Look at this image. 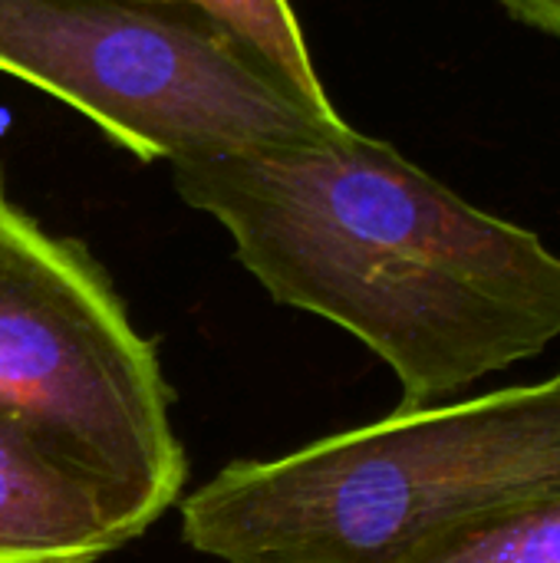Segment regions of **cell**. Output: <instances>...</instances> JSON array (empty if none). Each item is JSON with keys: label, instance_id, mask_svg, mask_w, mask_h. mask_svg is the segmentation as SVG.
Listing matches in <instances>:
<instances>
[{"label": "cell", "instance_id": "1", "mask_svg": "<svg viewBox=\"0 0 560 563\" xmlns=\"http://www.w3.org/2000/svg\"><path fill=\"white\" fill-rule=\"evenodd\" d=\"M284 307L353 333L436 406L560 340V257L353 125L333 139L172 165Z\"/></svg>", "mask_w": 560, "mask_h": 563}, {"label": "cell", "instance_id": "2", "mask_svg": "<svg viewBox=\"0 0 560 563\" xmlns=\"http://www.w3.org/2000/svg\"><path fill=\"white\" fill-rule=\"evenodd\" d=\"M560 501V366L541 383L393 416L234 462L182 505L221 563H409Z\"/></svg>", "mask_w": 560, "mask_h": 563}, {"label": "cell", "instance_id": "3", "mask_svg": "<svg viewBox=\"0 0 560 563\" xmlns=\"http://www.w3.org/2000/svg\"><path fill=\"white\" fill-rule=\"evenodd\" d=\"M0 73L89 115L142 162H208L340 135L228 30L129 0H0Z\"/></svg>", "mask_w": 560, "mask_h": 563}, {"label": "cell", "instance_id": "4", "mask_svg": "<svg viewBox=\"0 0 560 563\" xmlns=\"http://www.w3.org/2000/svg\"><path fill=\"white\" fill-rule=\"evenodd\" d=\"M0 419L99 478L145 531L188 465L152 340L73 241L43 231L0 181Z\"/></svg>", "mask_w": 560, "mask_h": 563}, {"label": "cell", "instance_id": "5", "mask_svg": "<svg viewBox=\"0 0 560 563\" xmlns=\"http://www.w3.org/2000/svg\"><path fill=\"white\" fill-rule=\"evenodd\" d=\"M139 534L99 478L0 419V563H99Z\"/></svg>", "mask_w": 560, "mask_h": 563}, {"label": "cell", "instance_id": "6", "mask_svg": "<svg viewBox=\"0 0 560 563\" xmlns=\"http://www.w3.org/2000/svg\"><path fill=\"white\" fill-rule=\"evenodd\" d=\"M145 7L195 10V16L228 30L248 49H254L294 92L317 109H333L320 73L310 59V46L300 33L290 0H129Z\"/></svg>", "mask_w": 560, "mask_h": 563}, {"label": "cell", "instance_id": "7", "mask_svg": "<svg viewBox=\"0 0 560 563\" xmlns=\"http://www.w3.org/2000/svg\"><path fill=\"white\" fill-rule=\"evenodd\" d=\"M409 563H560V501L469 531Z\"/></svg>", "mask_w": 560, "mask_h": 563}, {"label": "cell", "instance_id": "8", "mask_svg": "<svg viewBox=\"0 0 560 563\" xmlns=\"http://www.w3.org/2000/svg\"><path fill=\"white\" fill-rule=\"evenodd\" d=\"M498 3L521 23L545 30L560 40V0H498Z\"/></svg>", "mask_w": 560, "mask_h": 563}]
</instances>
